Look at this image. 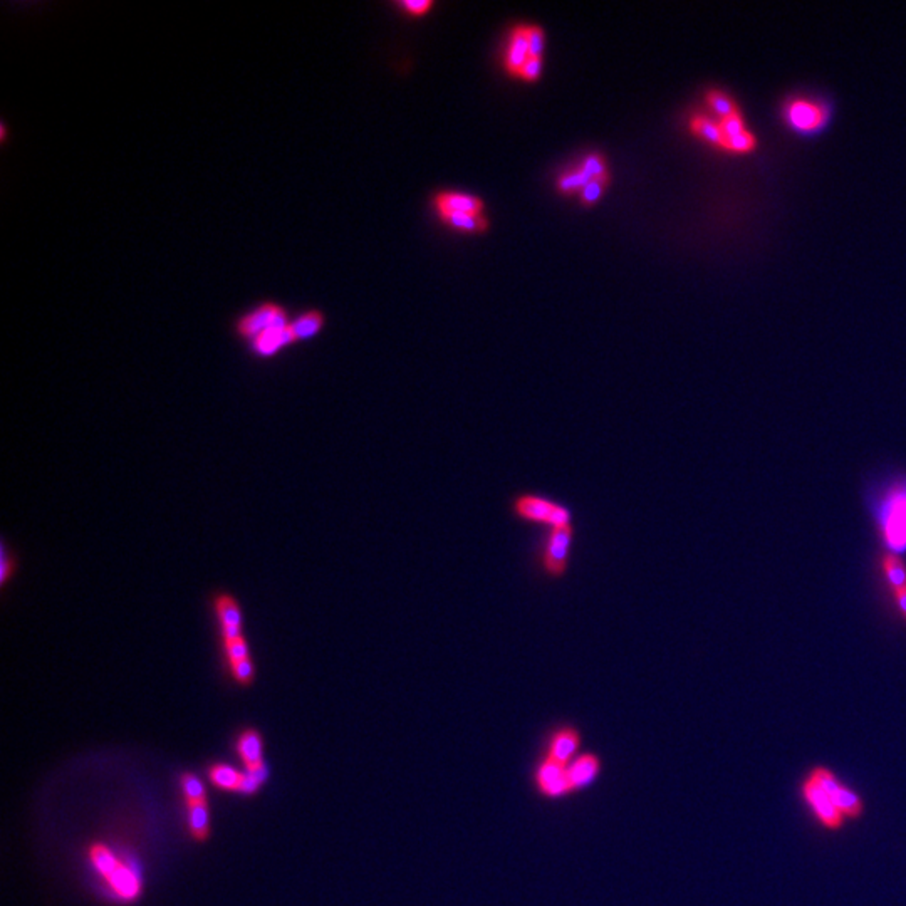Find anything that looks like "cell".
Returning a JSON list of instances; mask_svg holds the SVG:
<instances>
[{
    "mask_svg": "<svg viewBox=\"0 0 906 906\" xmlns=\"http://www.w3.org/2000/svg\"><path fill=\"white\" fill-rule=\"evenodd\" d=\"M188 815H190V835L195 841H205L210 835V826H208V803L188 805Z\"/></svg>",
    "mask_w": 906,
    "mask_h": 906,
    "instance_id": "23",
    "label": "cell"
},
{
    "mask_svg": "<svg viewBox=\"0 0 906 906\" xmlns=\"http://www.w3.org/2000/svg\"><path fill=\"white\" fill-rule=\"evenodd\" d=\"M530 58L529 39H528V27H516L510 36L509 48L506 52V68L510 74L517 76L522 66Z\"/></svg>",
    "mask_w": 906,
    "mask_h": 906,
    "instance_id": "17",
    "label": "cell"
},
{
    "mask_svg": "<svg viewBox=\"0 0 906 906\" xmlns=\"http://www.w3.org/2000/svg\"><path fill=\"white\" fill-rule=\"evenodd\" d=\"M809 773L815 775L819 784L823 785V789L833 799L837 811L843 815L847 825L859 823L865 817V797L859 791H856L855 787L845 783L835 769L826 764H815L809 767Z\"/></svg>",
    "mask_w": 906,
    "mask_h": 906,
    "instance_id": "7",
    "label": "cell"
},
{
    "mask_svg": "<svg viewBox=\"0 0 906 906\" xmlns=\"http://www.w3.org/2000/svg\"><path fill=\"white\" fill-rule=\"evenodd\" d=\"M289 325H291L289 313L284 306L272 301H264L239 317L235 321L234 329L237 336L250 343L254 337L261 336L262 333L281 329Z\"/></svg>",
    "mask_w": 906,
    "mask_h": 906,
    "instance_id": "10",
    "label": "cell"
},
{
    "mask_svg": "<svg viewBox=\"0 0 906 906\" xmlns=\"http://www.w3.org/2000/svg\"><path fill=\"white\" fill-rule=\"evenodd\" d=\"M90 859L96 871L104 878L112 893L123 901H133L142 893V878L130 863H124L108 846L92 845Z\"/></svg>",
    "mask_w": 906,
    "mask_h": 906,
    "instance_id": "4",
    "label": "cell"
},
{
    "mask_svg": "<svg viewBox=\"0 0 906 906\" xmlns=\"http://www.w3.org/2000/svg\"><path fill=\"white\" fill-rule=\"evenodd\" d=\"M690 132L697 138H700L702 142L709 143L710 146H715V148L725 152L727 142H725V134H723L719 118H715V116L712 118V116H707L702 112H697L690 118Z\"/></svg>",
    "mask_w": 906,
    "mask_h": 906,
    "instance_id": "16",
    "label": "cell"
},
{
    "mask_svg": "<svg viewBox=\"0 0 906 906\" xmlns=\"http://www.w3.org/2000/svg\"><path fill=\"white\" fill-rule=\"evenodd\" d=\"M574 542V528H556L548 530L538 550L540 572L550 580H560L570 570V549Z\"/></svg>",
    "mask_w": 906,
    "mask_h": 906,
    "instance_id": "8",
    "label": "cell"
},
{
    "mask_svg": "<svg viewBox=\"0 0 906 906\" xmlns=\"http://www.w3.org/2000/svg\"><path fill=\"white\" fill-rule=\"evenodd\" d=\"M262 751H264L262 737L254 729H247L237 741V752L244 762L245 771H257L264 767Z\"/></svg>",
    "mask_w": 906,
    "mask_h": 906,
    "instance_id": "15",
    "label": "cell"
},
{
    "mask_svg": "<svg viewBox=\"0 0 906 906\" xmlns=\"http://www.w3.org/2000/svg\"><path fill=\"white\" fill-rule=\"evenodd\" d=\"M510 512L520 522L546 526L549 529L572 526L570 507L538 494H517L510 500Z\"/></svg>",
    "mask_w": 906,
    "mask_h": 906,
    "instance_id": "6",
    "label": "cell"
},
{
    "mask_svg": "<svg viewBox=\"0 0 906 906\" xmlns=\"http://www.w3.org/2000/svg\"><path fill=\"white\" fill-rule=\"evenodd\" d=\"M540 72H542V58H529L517 76L526 81H536L539 80Z\"/></svg>",
    "mask_w": 906,
    "mask_h": 906,
    "instance_id": "31",
    "label": "cell"
},
{
    "mask_svg": "<svg viewBox=\"0 0 906 906\" xmlns=\"http://www.w3.org/2000/svg\"><path fill=\"white\" fill-rule=\"evenodd\" d=\"M400 7L413 14V16H423L425 12L433 7V2L432 0H405V2H400Z\"/></svg>",
    "mask_w": 906,
    "mask_h": 906,
    "instance_id": "32",
    "label": "cell"
},
{
    "mask_svg": "<svg viewBox=\"0 0 906 906\" xmlns=\"http://www.w3.org/2000/svg\"><path fill=\"white\" fill-rule=\"evenodd\" d=\"M866 514L879 550L906 556V472L891 470L866 485Z\"/></svg>",
    "mask_w": 906,
    "mask_h": 906,
    "instance_id": "1",
    "label": "cell"
},
{
    "mask_svg": "<svg viewBox=\"0 0 906 906\" xmlns=\"http://www.w3.org/2000/svg\"><path fill=\"white\" fill-rule=\"evenodd\" d=\"M878 588L885 596L888 610L906 630V560L901 556L878 549L875 556Z\"/></svg>",
    "mask_w": 906,
    "mask_h": 906,
    "instance_id": "3",
    "label": "cell"
},
{
    "mask_svg": "<svg viewBox=\"0 0 906 906\" xmlns=\"http://www.w3.org/2000/svg\"><path fill=\"white\" fill-rule=\"evenodd\" d=\"M831 102L809 94H793L781 106V120L789 132L799 136H815L831 122Z\"/></svg>",
    "mask_w": 906,
    "mask_h": 906,
    "instance_id": "2",
    "label": "cell"
},
{
    "mask_svg": "<svg viewBox=\"0 0 906 906\" xmlns=\"http://www.w3.org/2000/svg\"><path fill=\"white\" fill-rule=\"evenodd\" d=\"M438 214H482L484 204L465 194H440L435 198Z\"/></svg>",
    "mask_w": 906,
    "mask_h": 906,
    "instance_id": "18",
    "label": "cell"
},
{
    "mask_svg": "<svg viewBox=\"0 0 906 906\" xmlns=\"http://www.w3.org/2000/svg\"><path fill=\"white\" fill-rule=\"evenodd\" d=\"M528 39H529L530 58H542L544 52V31L539 26H529L528 27Z\"/></svg>",
    "mask_w": 906,
    "mask_h": 906,
    "instance_id": "29",
    "label": "cell"
},
{
    "mask_svg": "<svg viewBox=\"0 0 906 906\" xmlns=\"http://www.w3.org/2000/svg\"><path fill=\"white\" fill-rule=\"evenodd\" d=\"M215 612L220 622L224 643L242 638V612L239 602L230 594H219L215 598Z\"/></svg>",
    "mask_w": 906,
    "mask_h": 906,
    "instance_id": "13",
    "label": "cell"
},
{
    "mask_svg": "<svg viewBox=\"0 0 906 906\" xmlns=\"http://www.w3.org/2000/svg\"><path fill=\"white\" fill-rule=\"evenodd\" d=\"M582 732L574 723H560L549 729L544 741V752L552 759L570 764V761L581 752Z\"/></svg>",
    "mask_w": 906,
    "mask_h": 906,
    "instance_id": "11",
    "label": "cell"
},
{
    "mask_svg": "<svg viewBox=\"0 0 906 906\" xmlns=\"http://www.w3.org/2000/svg\"><path fill=\"white\" fill-rule=\"evenodd\" d=\"M225 652H227V658H229L230 666L250 658V655H249V646H247V642H245L244 636H242V638H239V640H235V642L225 643Z\"/></svg>",
    "mask_w": 906,
    "mask_h": 906,
    "instance_id": "27",
    "label": "cell"
},
{
    "mask_svg": "<svg viewBox=\"0 0 906 906\" xmlns=\"http://www.w3.org/2000/svg\"><path fill=\"white\" fill-rule=\"evenodd\" d=\"M705 101H707V106L712 110L715 118H719V120L729 118L735 112H741V108L732 96L725 91H720V90H710L707 92Z\"/></svg>",
    "mask_w": 906,
    "mask_h": 906,
    "instance_id": "21",
    "label": "cell"
},
{
    "mask_svg": "<svg viewBox=\"0 0 906 906\" xmlns=\"http://www.w3.org/2000/svg\"><path fill=\"white\" fill-rule=\"evenodd\" d=\"M568 765L570 764L560 762L546 753H542L536 761V764L532 767L530 781L536 794L539 795L540 799L558 803L572 795Z\"/></svg>",
    "mask_w": 906,
    "mask_h": 906,
    "instance_id": "9",
    "label": "cell"
},
{
    "mask_svg": "<svg viewBox=\"0 0 906 906\" xmlns=\"http://www.w3.org/2000/svg\"><path fill=\"white\" fill-rule=\"evenodd\" d=\"M606 187L604 182H598V180H592L590 184L586 185L582 190L580 192L581 202L584 205L594 204L598 202L601 194H602V188Z\"/></svg>",
    "mask_w": 906,
    "mask_h": 906,
    "instance_id": "30",
    "label": "cell"
},
{
    "mask_svg": "<svg viewBox=\"0 0 906 906\" xmlns=\"http://www.w3.org/2000/svg\"><path fill=\"white\" fill-rule=\"evenodd\" d=\"M180 785H182V793H184L185 801H187V807L188 805H200V803L207 801L202 781L197 775L192 774V773H187V774L182 775Z\"/></svg>",
    "mask_w": 906,
    "mask_h": 906,
    "instance_id": "24",
    "label": "cell"
},
{
    "mask_svg": "<svg viewBox=\"0 0 906 906\" xmlns=\"http://www.w3.org/2000/svg\"><path fill=\"white\" fill-rule=\"evenodd\" d=\"M326 325V316L317 309H307L291 321V327L297 343L316 337Z\"/></svg>",
    "mask_w": 906,
    "mask_h": 906,
    "instance_id": "19",
    "label": "cell"
},
{
    "mask_svg": "<svg viewBox=\"0 0 906 906\" xmlns=\"http://www.w3.org/2000/svg\"><path fill=\"white\" fill-rule=\"evenodd\" d=\"M249 345H250V349H252L255 357H272L285 347L297 345V339L293 333V327L289 325V326L281 327V329H272V331L262 333L261 336L254 337Z\"/></svg>",
    "mask_w": 906,
    "mask_h": 906,
    "instance_id": "14",
    "label": "cell"
},
{
    "mask_svg": "<svg viewBox=\"0 0 906 906\" xmlns=\"http://www.w3.org/2000/svg\"><path fill=\"white\" fill-rule=\"evenodd\" d=\"M602 759L592 751H581L568 765L572 795L586 793L600 781L602 774Z\"/></svg>",
    "mask_w": 906,
    "mask_h": 906,
    "instance_id": "12",
    "label": "cell"
},
{
    "mask_svg": "<svg viewBox=\"0 0 906 906\" xmlns=\"http://www.w3.org/2000/svg\"><path fill=\"white\" fill-rule=\"evenodd\" d=\"M799 801L805 805V813L815 821V825L827 835H839L845 831L846 823L843 815L837 811L833 799L823 789V785L815 781V775L805 771L799 784H797Z\"/></svg>",
    "mask_w": 906,
    "mask_h": 906,
    "instance_id": "5",
    "label": "cell"
},
{
    "mask_svg": "<svg viewBox=\"0 0 906 906\" xmlns=\"http://www.w3.org/2000/svg\"><path fill=\"white\" fill-rule=\"evenodd\" d=\"M445 224L462 230V232H484L487 229V220L482 214H443L440 215Z\"/></svg>",
    "mask_w": 906,
    "mask_h": 906,
    "instance_id": "22",
    "label": "cell"
},
{
    "mask_svg": "<svg viewBox=\"0 0 906 906\" xmlns=\"http://www.w3.org/2000/svg\"><path fill=\"white\" fill-rule=\"evenodd\" d=\"M590 182H592L590 175L586 174L580 166V168H576L572 172L562 175L560 180H558V188H560L562 194L570 195L574 194V192H581Z\"/></svg>",
    "mask_w": 906,
    "mask_h": 906,
    "instance_id": "25",
    "label": "cell"
},
{
    "mask_svg": "<svg viewBox=\"0 0 906 906\" xmlns=\"http://www.w3.org/2000/svg\"><path fill=\"white\" fill-rule=\"evenodd\" d=\"M232 675H234L235 680L244 687H249L250 683L254 682V665H252V660H244V662L237 663V665H232Z\"/></svg>",
    "mask_w": 906,
    "mask_h": 906,
    "instance_id": "28",
    "label": "cell"
},
{
    "mask_svg": "<svg viewBox=\"0 0 906 906\" xmlns=\"http://www.w3.org/2000/svg\"><path fill=\"white\" fill-rule=\"evenodd\" d=\"M581 168L590 175L591 180H598V182H604L608 184V170H606V164L602 160V156L600 155H590L584 158V162L581 165Z\"/></svg>",
    "mask_w": 906,
    "mask_h": 906,
    "instance_id": "26",
    "label": "cell"
},
{
    "mask_svg": "<svg viewBox=\"0 0 906 906\" xmlns=\"http://www.w3.org/2000/svg\"><path fill=\"white\" fill-rule=\"evenodd\" d=\"M208 779L222 791L240 793L244 774L230 765L214 764L208 769Z\"/></svg>",
    "mask_w": 906,
    "mask_h": 906,
    "instance_id": "20",
    "label": "cell"
}]
</instances>
